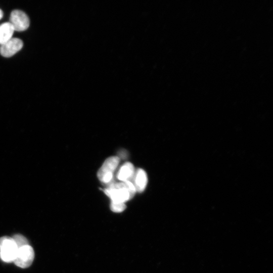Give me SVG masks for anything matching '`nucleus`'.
I'll return each mask as SVG.
<instances>
[{
	"instance_id": "f257e3e1",
	"label": "nucleus",
	"mask_w": 273,
	"mask_h": 273,
	"mask_svg": "<svg viewBox=\"0 0 273 273\" xmlns=\"http://www.w3.org/2000/svg\"><path fill=\"white\" fill-rule=\"evenodd\" d=\"M108 187L104 189L105 194L111 200V202L125 203L131 199L136 191L133 184L130 181L109 183Z\"/></svg>"
},
{
	"instance_id": "f03ea898",
	"label": "nucleus",
	"mask_w": 273,
	"mask_h": 273,
	"mask_svg": "<svg viewBox=\"0 0 273 273\" xmlns=\"http://www.w3.org/2000/svg\"><path fill=\"white\" fill-rule=\"evenodd\" d=\"M18 247L12 237L0 238V258L4 262H13L16 258Z\"/></svg>"
},
{
	"instance_id": "7ed1b4c3",
	"label": "nucleus",
	"mask_w": 273,
	"mask_h": 273,
	"mask_svg": "<svg viewBox=\"0 0 273 273\" xmlns=\"http://www.w3.org/2000/svg\"><path fill=\"white\" fill-rule=\"evenodd\" d=\"M119 161L120 159L117 156H111L106 159L97 173V176L101 182L107 185L112 181L113 172Z\"/></svg>"
},
{
	"instance_id": "20e7f679",
	"label": "nucleus",
	"mask_w": 273,
	"mask_h": 273,
	"mask_svg": "<svg viewBox=\"0 0 273 273\" xmlns=\"http://www.w3.org/2000/svg\"><path fill=\"white\" fill-rule=\"evenodd\" d=\"M34 258L33 249L28 244L18 248L17 255L13 262L16 266L25 268L31 265Z\"/></svg>"
},
{
	"instance_id": "39448f33",
	"label": "nucleus",
	"mask_w": 273,
	"mask_h": 273,
	"mask_svg": "<svg viewBox=\"0 0 273 273\" xmlns=\"http://www.w3.org/2000/svg\"><path fill=\"white\" fill-rule=\"evenodd\" d=\"M10 23L14 31H22L26 30L30 24L27 15L23 11L16 10L11 14Z\"/></svg>"
},
{
	"instance_id": "423d86ee",
	"label": "nucleus",
	"mask_w": 273,
	"mask_h": 273,
	"mask_svg": "<svg viewBox=\"0 0 273 273\" xmlns=\"http://www.w3.org/2000/svg\"><path fill=\"white\" fill-rule=\"evenodd\" d=\"M23 47L22 41L12 38L0 47V54L5 57H10L19 51Z\"/></svg>"
},
{
	"instance_id": "0eeeda50",
	"label": "nucleus",
	"mask_w": 273,
	"mask_h": 273,
	"mask_svg": "<svg viewBox=\"0 0 273 273\" xmlns=\"http://www.w3.org/2000/svg\"><path fill=\"white\" fill-rule=\"evenodd\" d=\"M131 182L133 184L136 192H143L148 183L147 175L145 171L141 168L138 169L135 171Z\"/></svg>"
},
{
	"instance_id": "6e6552de",
	"label": "nucleus",
	"mask_w": 273,
	"mask_h": 273,
	"mask_svg": "<svg viewBox=\"0 0 273 273\" xmlns=\"http://www.w3.org/2000/svg\"><path fill=\"white\" fill-rule=\"evenodd\" d=\"M134 172L133 165L130 162H127L120 168L117 174V178L121 181H131Z\"/></svg>"
},
{
	"instance_id": "1a4fd4ad",
	"label": "nucleus",
	"mask_w": 273,
	"mask_h": 273,
	"mask_svg": "<svg viewBox=\"0 0 273 273\" xmlns=\"http://www.w3.org/2000/svg\"><path fill=\"white\" fill-rule=\"evenodd\" d=\"M14 30L9 22L0 25V44L2 45L12 37Z\"/></svg>"
},
{
	"instance_id": "9d476101",
	"label": "nucleus",
	"mask_w": 273,
	"mask_h": 273,
	"mask_svg": "<svg viewBox=\"0 0 273 273\" xmlns=\"http://www.w3.org/2000/svg\"><path fill=\"white\" fill-rule=\"evenodd\" d=\"M12 238L16 244L18 248L29 244L26 238L22 235H15L13 236Z\"/></svg>"
},
{
	"instance_id": "9b49d317",
	"label": "nucleus",
	"mask_w": 273,
	"mask_h": 273,
	"mask_svg": "<svg viewBox=\"0 0 273 273\" xmlns=\"http://www.w3.org/2000/svg\"><path fill=\"white\" fill-rule=\"evenodd\" d=\"M111 209L115 212H121L126 208L124 203L114 202L111 203Z\"/></svg>"
},
{
	"instance_id": "f8f14e48",
	"label": "nucleus",
	"mask_w": 273,
	"mask_h": 273,
	"mask_svg": "<svg viewBox=\"0 0 273 273\" xmlns=\"http://www.w3.org/2000/svg\"><path fill=\"white\" fill-rule=\"evenodd\" d=\"M3 17V12L0 9V19Z\"/></svg>"
}]
</instances>
